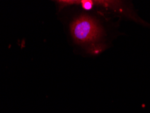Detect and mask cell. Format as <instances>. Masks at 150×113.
Here are the masks:
<instances>
[{
    "mask_svg": "<svg viewBox=\"0 0 150 113\" xmlns=\"http://www.w3.org/2000/svg\"><path fill=\"white\" fill-rule=\"evenodd\" d=\"M69 31L74 43L86 52L96 54L103 50L106 32L100 20L93 15L87 12L78 14L70 22Z\"/></svg>",
    "mask_w": 150,
    "mask_h": 113,
    "instance_id": "1",
    "label": "cell"
}]
</instances>
